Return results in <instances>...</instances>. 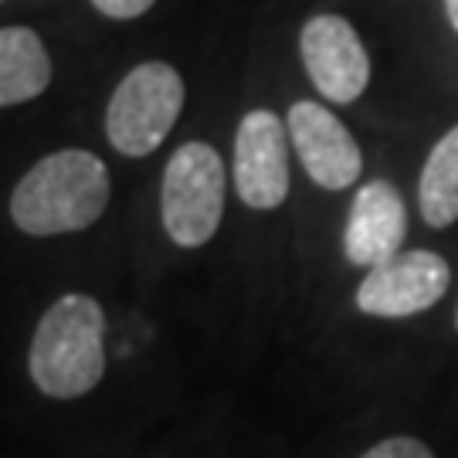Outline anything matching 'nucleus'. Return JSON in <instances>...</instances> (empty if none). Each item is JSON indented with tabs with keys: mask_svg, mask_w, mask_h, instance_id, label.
Listing matches in <instances>:
<instances>
[{
	"mask_svg": "<svg viewBox=\"0 0 458 458\" xmlns=\"http://www.w3.org/2000/svg\"><path fill=\"white\" fill-rule=\"evenodd\" d=\"M109 170L89 149H58L21 177L11 194V217L24 234L48 238L96 225L109 208Z\"/></svg>",
	"mask_w": 458,
	"mask_h": 458,
	"instance_id": "f257e3e1",
	"label": "nucleus"
},
{
	"mask_svg": "<svg viewBox=\"0 0 458 458\" xmlns=\"http://www.w3.org/2000/svg\"><path fill=\"white\" fill-rule=\"evenodd\" d=\"M34 387L55 401H75L106 374V312L92 295H62L38 319L28 353Z\"/></svg>",
	"mask_w": 458,
	"mask_h": 458,
	"instance_id": "f03ea898",
	"label": "nucleus"
},
{
	"mask_svg": "<svg viewBox=\"0 0 458 458\" xmlns=\"http://www.w3.org/2000/svg\"><path fill=\"white\" fill-rule=\"evenodd\" d=\"M181 72L166 62H143L115 85L106 106V136L123 157H147L164 143L183 109Z\"/></svg>",
	"mask_w": 458,
	"mask_h": 458,
	"instance_id": "7ed1b4c3",
	"label": "nucleus"
},
{
	"mask_svg": "<svg viewBox=\"0 0 458 458\" xmlns=\"http://www.w3.org/2000/svg\"><path fill=\"white\" fill-rule=\"evenodd\" d=\"M160 214L170 242L181 248L208 245L225 217V164L208 143H183L164 170Z\"/></svg>",
	"mask_w": 458,
	"mask_h": 458,
	"instance_id": "20e7f679",
	"label": "nucleus"
},
{
	"mask_svg": "<svg viewBox=\"0 0 458 458\" xmlns=\"http://www.w3.org/2000/svg\"><path fill=\"white\" fill-rule=\"evenodd\" d=\"M234 187L255 211H276L289 197V126L268 109H255L238 123Z\"/></svg>",
	"mask_w": 458,
	"mask_h": 458,
	"instance_id": "39448f33",
	"label": "nucleus"
},
{
	"mask_svg": "<svg viewBox=\"0 0 458 458\" xmlns=\"http://www.w3.org/2000/svg\"><path fill=\"white\" fill-rule=\"evenodd\" d=\"M452 282V268L435 251H401L391 262L370 268L357 289V306L367 316L404 319L431 310Z\"/></svg>",
	"mask_w": 458,
	"mask_h": 458,
	"instance_id": "423d86ee",
	"label": "nucleus"
},
{
	"mask_svg": "<svg viewBox=\"0 0 458 458\" xmlns=\"http://www.w3.org/2000/svg\"><path fill=\"white\" fill-rule=\"evenodd\" d=\"M302 65L310 72L312 85L329 102H353L363 96L370 82V58L363 48L360 34L340 14H316L306 21L299 34Z\"/></svg>",
	"mask_w": 458,
	"mask_h": 458,
	"instance_id": "0eeeda50",
	"label": "nucleus"
},
{
	"mask_svg": "<svg viewBox=\"0 0 458 458\" xmlns=\"http://www.w3.org/2000/svg\"><path fill=\"white\" fill-rule=\"evenodd\" d=\"M289 140L312 183L323 191H346L363 170V153L336 115L319 102H295L289 109Z\"/></svg>",
	"mask_w": 458,
	"mask_h": 458,
	"instance_id": "6e6552de",
	"label": "nucleus"
},
{
	"mask_svg": "<svg viewBox=\"0 0 458 458\" xmlns=\"http://www.w3.org/2000/svg\"><path fill=\"white\" fill-rule=\"evenodd\" d=\"M408 238V211L391 181L363 183L346 217L344 251L346 262L360 268H377L401 255Z\"/></svg>",
	"mask_w": 458,
	"mask_h": 458,
	"instance_id": "1a4fd4ad",
	"label": "nucleus"
},
{
	"mask_svg": "<svg viewBox=\"0 0 458 458\" xmlns=\"http://www.w3.org/2000/svg\"><path fill=\"white\" fill-rule=\"evenodd\" d=\"M51 85V58L31 28H0V106L31 102Z\"/></svg>",
	"mask_w": 458,
	"mask_h": 458,
	"instance_id": "9d476101",
	"label": "nucleus"
},
{
	"mask_svg": "<svg viewBox=\"0 0 458 458\" xmlns=\"http://www.w3.org/2000/svg\"><path fill=\"white\" fill-rule=\"evenodd\" d=\"M418 208L431 228H448L458 221V126L428 153L418 183Z\"/></svg>",
	"mask_w": 458,
	"mask_h": 458,
	"instance_id": "9b49d317",
	"label": "nucleus"
},
{
	"mask_svg": "<svg viewBox=\"0 0 458 458\" xmlns=\"http://www.w3.org/2000/svg\"><path fill=\"white\" fill-rule=\"evenodd\" d=\"M360 458H435L431 448L418 438H408V435H397V438H384L377 442L374 448H367Z\"/></svg>",
	"mask_w": 458,
	"mask_h": 458,
	"instance_id": "f8f14e48",
	"label": "nucleus"
},
{
	"mask_svg": "<svg viewBox=\"0 0 458 458\" xmlns=\"http://www.w3.org/2000/svg\"><path fill=\"white\" fill-rule=\"evenodd\" d=\"M98 14L113 17V21H132V17L147 14L157 0H92Z\"/></svg>",
	"mask_w": 458,
	"mask_h": 458,
	"instance_id": "ddd939ff",
	"label": "nucleus"
},
{
	"mask_svg": "<svg viewBox=\"0 0 458 458\" xmlns=\"http://www.w3.org/2000/svg\"><path fill=\"white\" fill-rule=\"evenodd\" d=\"M445 11H448V21H452V28L458 31V0H445Z\"/></svg>",
	"mask_w": 458,
	"mask_h": 458,
	"instance_id": "4468645a",
	"label": "nucleus"
},
{
	"mask_svg": "<svg viewBox=\"0 0 458 458\" xmlns=\"http://www.w3.org/2000/svg\"><path fill=\"white\" fill-rule=\"evenodd\" d=\"M455 327H458V316H455Z\"/></svg>",
	"mask_w": 458,
	"mask_h": 458,
	"instance_id": "2eb2a0df",
	"label": "nucleus"
}]
</instances>
